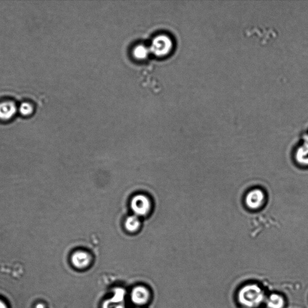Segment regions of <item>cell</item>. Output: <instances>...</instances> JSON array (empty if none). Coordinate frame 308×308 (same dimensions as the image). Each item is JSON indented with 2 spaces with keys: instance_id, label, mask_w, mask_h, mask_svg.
Masks as SVG:
<instances>
[{
  "instance_id": "9c48e42d",
  "label": "cell",
  "mask_w": 308,
  "mask_h": 308,
  "mask_svg": "<svg viewBox=\"0 0 308 308\" xmlns=\"http://www.w3.org/2000/svg\"><path fill=\"white\" fill-rule=\"evenodd\" d=\"M295 160L298 164L308 166V141L298 147L295 155Z\"/></svg>"
},
{
  "instance_id": "7c38bea8",
  "label": "cell",
  "mask_w": 308,
  "mask_h": 308,
  "mask_svg": "<svg viewBox=\"0 0 308 308\" xmlns=\"http://www.w3.org/2000/svg\"><path fill=\"white\" fill-rule=\"evenodd\" d=\"M20 111L24 116H28L33 112V107L28 102H23L20 107Z\"/></svg>"
},
{
  "instance_id": "30bf717a",
  "label": "cell",
  "mask_w": 308,
  "mask_h": 308,
  "mask_svg": "<svg viewBox=\"0 0 308 308\" xmlns=\"http://www.w3.org/2000/svg\"><path fill=\"white\" fill-rule=\"evenodd\" d=\"M268 308H283L285 306L284 298L279 294H271L266 299Z\"/></svg>"
},
{
  "instance_id": "9a60e30c",
  "label": "cell",
  "mask_w": 308,
  "mask_h": 308,
  "mask_svg": "<svg viewBox=\"0 0 308 308\" xmlns=\"http://www.w3.org/2000/svg\"><path fill=\"white\" fill-rule=\"evenodd\" d=\"M36 308H45V306L42 304H38V305L36 306Z\"/></svg>"
},
{
  "instance_id": "3957f363",
  "label": "cell",
  "mask_w": 308,
  "mask_h": 308,
  "mask_svg": "<svg viewBox=\"0 0 308 308\" xmlns=\"http://www.w3.org/2000/svg\"><path fill=\"white\" fill-rule=\"evenodd\" d=\"M131 207L135 215L138 217L144 216L149 213L151 203L146 196L138 195L132 198Z\"/></svg>"
},
{
  "instance_id": "7a4b0ae2",
  "label": "cell",
  "mask_w": 308,
  "mask_h": 308,
  "mask_svg": "<svg viewBox=\"0 0 308 308\" xmlns=\"http://www.w3.org/2000/svg\"><path fill=\"white\" fill-rule=\"evenodd\" d=\"M266 201V195L263 190L255 189L247 193L245 198L246 206L250 210L260 209L264 206Z\"/></svg>"
},
{
  "instance_id": "ba28073f",
  "label": "cell",
  "mask_w": 308,
  "mask_h": 308,
  "mask_svg": "<svg viewBox=\"0 0 308 308\" xmlns=\"http://www.w3.org/2000/svg\"><path fill=\"white\" fill-rule=\"evenodd\" d=\"M17 112L16 105L14 102H4L0 104V119L9 120Z\"/></svg>"
},
{
  "instance_id": "5b68a950",
  "label": "cell",
  "mask_w": 308,
  "mask_h": 308,
  "mask_svg": "<svg viewBox=\"0 0 308 308\" xmlns=\"http://www.w3.org/2000/svg\"><path fill=\"white\" fill-rule=\"evenodd\" d=\"M172 42L168 36L161 35L154 39L152 44V50L157 55H163L171 49Z\"/></svg>"
},
{
  "instance_id": "4fadbf2b",
  "label": "cell",
  "mask_w": 308,
  "mask_h": 308,
  "mask_svg": "<svg viewBox=\"0 0 308 308\" xmlns=\"http://www.w3.org/2000/svg\"><path fill=\"white\" fill-rule=\"evenodd\" d=\"M135 56L138 57V58H144L147 56V49L146 48L140 45L135 48L134 51Z\"/></svg>"
},
{
  "instance_id": "8fae6325",
  "label": "cell",
  "mask_w": 308,
  "mask_h": 308,
  "mask_svg": "<svg viewBox=\"0 0 308 308\" xmlns=\"http://www.w3.org/2000/svg\"><path fill=\"white\" fill-rule=\"evenodd\" d=\"M139 217L136 215L128 217L125 223V228L129 232H135L139 229L140 226Z\"/></svg>"
},
{
  "instance_id": "5bb4252c",
  "label": "cell",
  "mask_w": 308,
  "mask_h": 308,
  "mask_svg": "<svg viewBox=\"0 0 308 308\" xmlns=\"http://www.w3.org/2000/svg\"><path fill=\"white\" fill-rule=\"evenodd\" d=\"M0 308H7L5 303H3L1 300H0Z\"/></svg>"
},
{
  "instance_id": "52a82bcc",
  "label": "cell",
  "mask_w": 308,
  "mask_h": 308,
  "mask_svg": "<svg viewBox=\"0 0 308 308\" xmlns=\"http://www.w3.org/2000/svg\"><path fill=\"white\" fill-rule=\"evenodd\" d=\"M92 261L91 256L85 251L75 252L71 257V262L75 267L84 269L89 266Z\"/></svg>"
},
{
  "instance_id": "277c9868",
  "label": "cell",
  "mask_w": 308,
  "mask_h": 308,
  "mask_svg": "<svg viewBox=\"0 0 308 308\" xmlns=\"http://www.w3.org/2000/svg\"><path fill=\"white\" fill-rule=\"evenodd\" d=\"M126 292L124 289L117 288L114 289L113 297L105 300L102 308H125V297Z\"/></svg>"
},
{
  "instance_id": "2e32d148",
  "label": "cell",
  "mask_w": 308,
  "mask_h": 308,
  "mask_svg": "<svg viewBox=\"0 0 308 308\" xmlns=\"http://www.w3.org/2000/svg\"><path fill=\"white\" fill-rule=\"evenodd\" d=\"M306 141H308V140H307Z\"/></svg>"
},
{
  "instance_id": "6da1fadb",
  "label": "cell",
  "mask_w": 308,
  "mask_h": 308,
  "mask_svg": "<svg viewBox=\"0 0 308 308\" xmlns=\"http://www.w3.org/2000/svg\"><path fill=\"white\" fill-rule=\"evenodd\" d=\"M238 301L247 308L259 306L265 300L263 289L256 284H249L241 288L238 294Z\"/></svg>"
},
{
  "instance_id": "8992f818",
  "label": "cell",
  "mask_w": 308,
  "mask_h": 308,
  "mask_svg": "<svg viewBox=\"0 0 308 308\" xmlns=\"http://www.w3.org/2000/svg\"><path fill=\"white\" fill-rule=\"evenodd\" d=\"M150 293L148 289L143 286H137L132 289L131 293V299L132 303L136 305H144L148 303Z\"/></svg>"
}]
</instances>
